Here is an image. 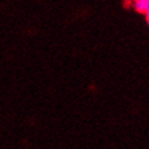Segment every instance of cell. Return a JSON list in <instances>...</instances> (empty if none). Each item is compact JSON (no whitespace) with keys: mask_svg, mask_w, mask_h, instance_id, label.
<instances>
[{"mask_svg":"<svg viewBox=\"0 0 149 149\" xmlns=\"http://www.w3.org/2000/svg\"><path fill=\"white\" fill-rule=\"evenodd\" d=\"M133 6L138 13L144 14L147 10H149V0H134Z\"/></svg>","mask_w":149,"mask_h":149,"instance_id":"obj_1","label":"cell"},{"mask_svg":"<svg viewBox=\"0 0 149 149\" xmlns=\"http://www.w3.org/2000/svg\"><path fill=\"white\" fill-rule=\"evenodd\" d=\"M130 1H132V3H133V1H134V0H130Z\"/></svg>","mask_w":149,"mask_h":149,"instance_id":"obj_2","label":"cell"}]
</instances>
